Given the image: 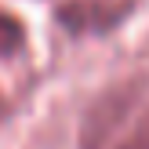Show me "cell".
Returning <instances> with one entry per match:
<instances>
[{
    "instance_id": "6da1fadb",
    "label": "cell",
    "mask_w": 149,
    "mask_h": 149,
    "mask_svg": "<svg viewBox=\"0 0 149 149\" xmlns=\"http://www.w3.org/2000/svg\"><path fill=\"white\" fill-rule=\"evenodd\" d=\"M80 149H149V84L142 77L106 87L87 106Z\"/></svg>"
},
{
    "instance_id": "7a4b0ae2",
    "label": "cell",
    "mask_w": 149,
    "mask_h": 149,
    "mask_svg": "<svg viewBox=\"0 0 149 149\" xmlns=\"http://www.w3.org/2000/svg\"><path fill=\"white\" fill-rule=\"evenodd\" d=\"M131 7H135V0H65V4H58L55 18L73 36H98L116 29L131 15Z\"/></svg>"
},
{
    "instance_id": "3957f363",
    "label": "cell",
    "mask_w": 149,
    "mask_h": 149,
    "mask_svg": "<svg viewBox=\"0 0 149 149\" xmlns=\"http://www.w3.org/2000/svg\"><path fill=\"white\" fill-rule=\"evenodd\" d=\"M26 47V26L18 15H11L7 7H0V58H11Z\"/></svg>"
},
{
    "instance_id": "277c9868",
    "label": "cell",
    "mask_w": 149,
    "mask_h": 149,
    "mask_svg": "<svg viewBox=\"0 0 149 149\" xmlns=\"http://www.w3.org/2000/svg\"><path fill=\"white\" fill-rule=\"evenodd\" d=\"M4 109H7V102H4V95H0V120H4Z\"/></svg>"
}]
</instances>
